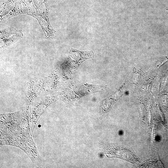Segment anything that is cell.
Here are the masks:
<instances>
[{
    "instance_id": "1",
    "label": "cell",
    "mask_w": 168,
    "mask_h": 168,
    "mask_svg": "<svg viewBox=\"0 0 168 168\" xmlns=\"http://www.w3.org/2000/svg\"><path fill=\"white\" fill-rule=\"evenodd\" d=\"M21 30L13 27L8 28L1 31V48H5L16 42L23 37Z\"/></svg>"
}]
</instances>
